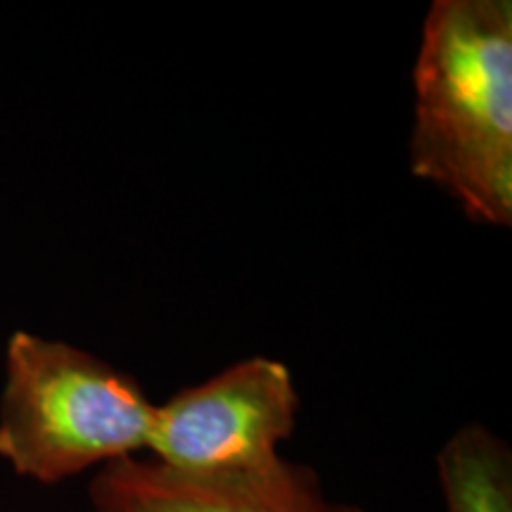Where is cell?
<instances>
[{"mask_svg": "<svg viewBox=\"0 0 512 512\" xmlns=\"http://www.w3.org/2000/svg\"><path fill=\"white\" fill-rule=\"evenodd\" d=\"M155 403L124 370L74 344L17 330L5 347L0 458L57 484L147 451Z\"/></svg>", "mask_w": 512, "mask_h": 512, "instance_id": "obj_2", "label": "cell"}, {"mask_svg": "<svg viewBox=\"0 0 512 512\" xmlns=\"http://www.w3.org/2000/svg\"><path fill=\"white\" fill-rule=\"evenodd\" d=\"M408 159L470 221L512 226V3L434 0L413 67Z\"/></svg>", "mask_w": 512, "mask_h": 512, "instance_id": "obj_1", "label": "cell"}, {"mask_svg": "<svg viewBox=\"0 0 512 512\" xmlns=\"http://www.w3.org/2000/svg\"><path fill=\"white\" fill-rule=\"evenodd\" d=\"M299 392L278 358L249 356L155 406L147 451L185 475L264 470L297 427Z\"/></svg>", "mask_w": 512, "mask_h": 512, "instance_id": "obj_3", "label": "cell"}, {"mask_svg": "<svg viewBox=\"0 0 512 512\" xmlns=\"http://www.w3.org/2000/svg\"><path fill=\"white\" fill-rule=\"evenodd\" d=\"M88 498L93 512H361L328 501L313 470L285 458L235 475H185L126 458L100 467Z\"/></svg>", "mask_w": 512, "mask_h": 512, "instance_id": "obj_4", "label": "cell"}, {"mask_svg": "<svg viewBox=\"0 0 512 512\" xmlns=\"http://www.w3.org/2000/svg\"><path fill=\"white\" fill-rule=\"evenodd\" d=\"M446 512H512V453L484 425H463L437 458Z\"/></svg>", "mask_w": 512, "mask_h": 512, "instance_id": "obj_5", "label": "cell"}]
</instances>
